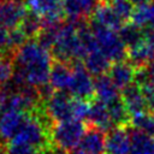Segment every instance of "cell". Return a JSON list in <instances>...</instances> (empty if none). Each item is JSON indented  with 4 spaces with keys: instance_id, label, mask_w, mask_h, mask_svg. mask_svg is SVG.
Wrapping results in <instances>:
<instances>
[{
    "instance_id": "obj_1",
    "label": "cell",
    "mask_w": 154,
    "mask_h": 154,
    "mask_svg": "<svg viewBox=\"0 0 154 154\" xmlns=\"http://www.w3.org/2000/svg\"><path fill=\"white\" fill-rule=\"evenodd\" d=\"M16 85H26L37 90L49 85L52 53L36 40H29L13 52Z\"/></svg>"
},
{
    "instance_id": "obj_2",
    "label": "cell",
    "mask_w": 154,
    "mask_h": 154,
    "mask_svg": "<svg viewBox=\"0 0 154 154\" xmlns=\"http://www.w3.org/2000/svg\"><path fill=\"white\" fill-rule=\"evenodd\" d=\"M87 126L83 120L71 119L60 123H54L49 130V141L53 147L61 152H70L79 146Z\"/></svg>"
},
{
    "instance_id": "obj_3",
    "label": "cell",
    "mask_w": 154,
    "mask_h": 154,
    "mask_svg": "<svg viewBox=\"0 0 154 154\" xmlns=\"http://www.w3.org/2000/svg\"><path fill=\"white\" fill-rule=\"evenodd\" d=\"M90 26L93 30L96 47L111 63L125 60V57H128V48L120 38L118 31L101 26L95 23H91Z\"/></svg>"
},
{
    "instance_id": "obj_4",
    "label": "cell",
    "mask_w": 154,
    "mask_h": 154,
    "mask_svg": "<svg viewBox=\"0 0 154 154\" xmlns=\"http://www.w3.org/2000/svg\"><path fill=\"white\" fill-rule=\"evenodd\" d=\"M43 111L54 123L75 119V99L66 93L53 91L43 101Z\"/></svg>"
},
{
    "instance_id": "obj_5",
    "label": "cell",
    "mask_w": 154,
    "mask_h": 154,
    "mask_svg": "<svg viewBox=\"0 0 154 154\" xmlns=\"http://www.w3.org/2000/svg\"><path fill=\"white\" fill-rule=\"evenodd\" d=\"M25 4L28 10L43 22V26L61 23L64 17L63 0H26Z\"/></svg>"
},
{
    "instance_id": "obj_6",
    "label": "cell",
    "mask_w": 154,
    "mask_h": 154,
    "mask_svg": "<svg viewBox=\"0 0 154 154\" xmlns=\"http://www.w3.org/2000/svg\"><path fill=\"white\" fill-rule=\"evenodd\" d=\"M67 94L73 99L88 101L94 95V79L84 65L79 63L72 64V79Z\"/></svg>"
},
{
    "instance_id": "obj_7",
    "label": "cell",
    "mask_w": 154,
    "mask_h": 154,
    "mask_svg": "<svg viewBox=\"0 0 154 154\" xmlns=\"http://www.w3.org/2000/svg\"><path fill=\"white\" fill-rule=\"evenodd\" d=\"M28 11L23 0H2L0 2V25L10 31L19 28Z\"/></svg>"
},
{
    "instance_id": "obj_8",
    "label": "cell",
    "mask_w": 154,
    "mask_h": 154,
    "mask_svg": "<svg viewBox=\"0 0 154 154\" xmlns=\"http://www.w3.org/2000/svg\"><path fill=\"white\" fill-rule=\"evenodd\" d=\"M28 114L14 109H2L0 112V141L10 143L19 132Z\"/></svg>"
},
{
    "instance_id": "obj_9",
    "label": "cell",
    "mask_w": 154,
    "mask_h": 154,
    "mask_svg": "<svg viewBox=\"0 0 154 154\" xmlns=\"http://www.w3.org/2000/svg\"><path fill=\"white\" fill-rule=\"evenodd\" d=\"M100 0H63L64 16L69 22H85L99 7Z\"/></svg>"
},
{
    "instance_id": "obj_10",
    "label": "cell",
    "mask_w": 154,
    "mask_h": 154,
    "mask_svg": "<svg viewBox=\"0 0 154 154\" xmlns=\"http://www.w3.org/2000/svg\"><path fill=\"white\" fill-rule=\"evenodd\" d=\"M128 113L130 114V118L144 112H148V102L147 99L142 91V88L140 84L134 83L129 85L128 88L123 89L122 96H120Z\"/></svg>"
},
{
    "instance_id": "obj_11",
    "label": "cell",
    "mask_w": 154,
    "mask_h": 154,
    "mask_svg": "<svg viewBox=\"0 0 154 154\" xmlns=\"http://www.w3.org/2000/svg\"><path fill=\"white\" fill-rule=\"evenodd\" d=\"M130 149L131 135L128 126L114 128L107 134L105 154H130Z\"/></svg>"
},
{
    "instance_id": "obj_12",
    "label": "cell",
    "mask_w": 154,
    "mask_h": 154,
    "mask_svg": "<svg viewBox=\"0 0 154 154\" xmlns=\"http://www.w3.org/2000/svg\"><path fill=\"white\" fill-rule=\"evenodd\" d=\"M137 67H135L130 61L123 60L118 63H113L108 70V77L116 84L118 89H125L129 85L136 82Z\"/></svg>"
},
{
    "instance_id": "obj_13",
    "label": "cell",
    "mask_w": 154,
    "mask_h": 154,
    "mask_svg": "<svg viewBox=\"0 0 154 154\" xmlns=\"http://www.w3.org/2000/svg\"><path fill=\"white\" fill-rule=\"evenodd\" d=\"M72 79V64L55 61L49 75V85L53 90L66 93L69 91Z\"/></svg>"
},
{
    "instance_id": "obj_14",
    "label": "cell",
    "mask_w": 154,
    "mask_h": 154,
    "mask_svg": "<svg viewBox=\"0 0 154 154\" xmlns=\"http://www.w3.org/2000/svg\"><path fill=\"white\" fill-rule=\"evenodd\" d=\"M87 119L90 124L89 126L96 128L103 132H109L114 129L107 105L99 100H94L90 102V109Z\"/></svg>"
},
{
    "instance_id": "obj_15",
    "label": "cell",
    "mask_w": 154,
    "mask_h": 154,
    "mask_svg": "<svg viewBox=\"0 0 154 154\" xmlns=\"http://www.w3.org/2000/svg\"><path fill=\"white\" fill-rule=\"evenodd\" d=\"M94 95H96V100L106 105H109L120 99L119 89L108 77V75L96 77V79L94 81Z\"/></svg>"
},
{
    "instance_id": "obj_16",
    "label": "cell",
    "mask_w": 154,
    "mask_h": 154,
    "mask_svg": "<svg viewBox=\"0 0 154 154\" xmlns=\"http://www.w3.org/2000/svg\"><path fill=\"white\" fill-rule=\"evenodd\" d=\"M79 148L89 154H105L106 150V136L105 132L89 126L79 143Z\"/></svg>"
},
{
    "instance_id": "obj_17",
    "label": "cell",
    "mask_w": 154,
    "mask_h": 154,
    "mask_svg": "<svg viewBox=\"0 0 154 154\" xmlns=\"http://www.w3.org/2000/svg\"><path fill=\"white\" fill-rule=\"evenodd\" d=\"M93 23L116 31H119V29L124 25L123 20L117 16L109 4H100L93 14Z\"/></svg>"
},
{
    "instance_id": "obj_18",
    "label": "cell",
    "mask_w": 154,
    "mask_h": 154,
    "mask_svg": "<svg viewBox=\"0 0 154 154\" xmlns=\"http://www.w3.org/2000/svg\"><path fill=\"white\" fill-rule=\"evenodd\" d=\"M83 61H84V67L90 73L96 76L106 75V72H108L111 67V61L100 52L97 47L91 49L83 59Z\"/></svg>"
},
{
    "instance_id": "obj_19",
    "label": "cell",
    "mask_w": 154,
    "mask_h": 154,
    "mask_svg": "<svg viewBox=\"0 0 154 154\" xmlns=\"http://www.w3.org/2000/svg\"><path fill=\"white\" fill-rule=\"evenodd\" d=\"M131 149L130 154H154V137L135 129H130Z\"/></svg>"
},
{
    "instance_id": "obj_20",
    "label": "cell",
    "mask_w": 154,
    "mask_h": 154,
    "mask_svg": "<svg viewBox=\"0 0 154 154\" xmlns=\"http://www.w3.org/2000/svg\"><path fill=\"white\" fill-rule=\"evenodd\" d=\"M131 19L135 25L144 31L154 30V2L136 7Z\"/></svg>"
},
{
    "instance_id": "obj_21",
    "label": "cell",
    "mask_w": 154,
    "mask_h": 154,
    "mask_svg": "<svg viewBox=\"0 0 154 154\" xmlns=\"http://www.w3.org/2000/svg\"><path fill=\"white\" fill-rule=\"evenodd\" d=\"M118 32H119L120 38L123 40L124 45L126 46V48H131L144 40V30H142L134 23L124 24L119 29Z\"/></svg>"
},
{
    "instance_id": "obj_22",
    "label": "cell",
    "mask_w": 154,
    "mask_h": 154,
    "mask_svg": "<svg viewBox=\"0 0 154 154\" xmlns=\"http://www.w3.org/2000/svg\"><path fill=\"white\" fill-rule=\"evenodd\" d=\"M132 129L141 131L146 135L154 137V116L148 111L130 118V125Z\"/></svg>"
},
{
    "instance_id": "obj_23",
    "label": "cell",
    "mask_w": 154,
    "mask_h": 154,
    "mask_svg": "<svg viewBox=\"0 0 154 154\" xmlns=\"http://www.w3.org/2000/svg\"><path fill=\"white\" fill-rule=\"evenodd\" d=\"M109 5L124 24H126V22L131 19L135 7L130 0H113L112 2H109Z\"/></svg>"
},
{
    "instance_id": "obj_24",
    "label": "cell",
    "mask_w": 154,
    "mask_h": 154,
    "mask_svg": "<svg viewBox=\"0 0 154 154\" xmlns=\"http://www.w3.org/2000/svg\"><path fill=\"white\" fill-rule=\"evenodd\" d=\"M14 76V65L12 58H0V85L7 84Z\"/></svg>"
},
{
    "instance_id": "obj_25",
    "label": "cell",
    "mask_w": 154,
    "mask_h": 154,
    "mask_svg": "<svg viewBox=\"0 0 154 154\" xmlns=\"http://www.w3.org/2000/svg\"><path fill=\"white\" fill-rule=\"evenodd\" d=\"M6 153L7 154H45V150H41L29 144L11 142V143H7Z\"/></svg>"
},
{
    "instance_id": "obj_26",
    "label": "cell",
    "mask_w": 154,
    "mask_h": 154,
    "mask_svg": "<svg viewBox=\"0 0 154 154\" xmlns=\"http://www.w3.org/2000/svg\"><path fill=\"white\" fill-rule=\"evenodd\" d=\"M140 85H141L142 91H143V94H144V96L147 99L149 112L154 116V84L149 79H147L143 83H141Z\"/></svg>"
},
{
    "instance_id": "obj_27",
    "label": "cell",
    "mask_w": 154,
    "mask_h": 154,
    "mask_svg": "<svg viewBox=\"0 0 154 154\" xmlns=\"http://www.w3.org/2000/svg\"><path fill=\"white\" fill-rule=\"evenodd\" d=\"M0 52H13L11 31L0 25Z\"/></svg>"
},
{
    "instance_id": "obj_28",
    "label": "cell",
    "mask_w": 154,
    "mask_h": 154,
    "mask_svg": "<svg viewBox=\"0 0 154 154\" xmlns=\"http://www.w3.org/2000/svg\"><path fill=\"white\" fill-rule=\"evenodd\" d=\"M146 72L148 76V79L154 84V58L150 60V63L146 66Z\"/></svg>"
},
{
    "instance_id": "obj_29",
    "label": "cell",
    "mask_w": 154,
    "mask_h": 154,
    "mask_svg": "<svg viewBox=\"0 0 154 154\" xmlns=\"http://www.w3.org/2000/svg\"><path fill=\"white\" fill-rule=\"evenodd\" d=\"M130 1H131V4L134 6H137V7L144 6V5H148V4L153 2V0H130Z\"/></svg>"
},
{
    "instance_id": "obj_30",
    "label": "cell",
    "mask_w": 154,
    "mask_h": 154,
    "mask_svg": "<svg viewBox=\"0 0 154 154\" xmlns=\"http://www.w3.org/2000/svg\"><path fill=\"white\" fill-rule=\"evenodd\" d=\"M65 154H89V153L84 152L83 149H81V148L78 147V148H75V149H72V150H70V152L65 153Z\"/></svg>"
},
{
    "instance_id": "obj_31",
    "label": "cell",
    "mask_w": 154,
    "mask_h": 154,
    "mask_svg": "<svg viewBox=\"0 0 154 154\" xmlns=\"http://www.w3.org/2000/svg\"><path fill=\"white\" fill-rule=\"evenodd\" d=\"M100 1H102L103 4H109V2H112L113 0H100Z\"/></svg>"
},
{
    "instance_id": "obj_32",
    "label": "cell",
    "mask_w": 154,
    "mask_h": 154,
    "mask_svg": "<svg viewBox=\"0 0 154 154\" xmlns=\"http://www.w3.org/2000/svg\"><path fill=\"white\" fill-rule=\"evenodd\" d=\"M0 154H7V153H6V152H4V150L0 148Z\"/></svg>"
},
{
    "instance_id": "obj_33",
    "label": "cell",
    "mask_w": 154,
    "mask_h": 154,
    "mask_svg": "<svg viewBox=\"0 0 154 154\" xmlns=\"http://www.w3.org/2000/svg\"><path fill=\"white\" fill-rule=\"evenodd\" d=\"M1 53H2V52H0V58H1Z\"/></svg>"
},
{
    "instance_id": "obj_34",
    "label": "cell",
    "mask_w": 154,
    "mask_h": 154,
    "mask_svg": "<svg viewBox=\"0 0 154 154\" xmlns=\"http://www.w3.org/2000/svg\"><path fill=\"white\" fill-rule=\"evenodd\" d=\"M1 1H2V0H0V2H1Z\"/></svg>"
}]
</instances>
